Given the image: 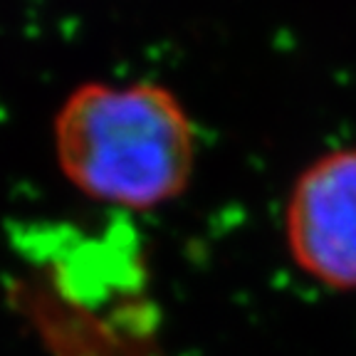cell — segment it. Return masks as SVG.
Listing matches in <instances>:
<instances>
[{"label":"cell","instance_id":"cell-1","mask_svg":"<svg viewBox=\"0 0 356 356\" xmlns=\"http://www.w3.org/2000/svg\"><path fill=\"white\" fill-rule=\"evenodd\" d=\"M55 149L62 173L84 195L154 208L188 186L195 134L184 104L161 84L87 82L57 111Z\"/></svg>","mask_w":356,"mask_h":356},{"label":"cell","instance_id":"cell-2","mask_svg":"<svg viewBox=\"0 0 356 356\" xmlns=\"http://www.w3.org/2000/svg\"><path fill=\"white\" fill-rule=\"evenodd\" d=\"M287 245L307 275L356 289V149L322 156L297 178Z\"/></svg>","mask_w":356,"mask_h":356}]
</instances>
